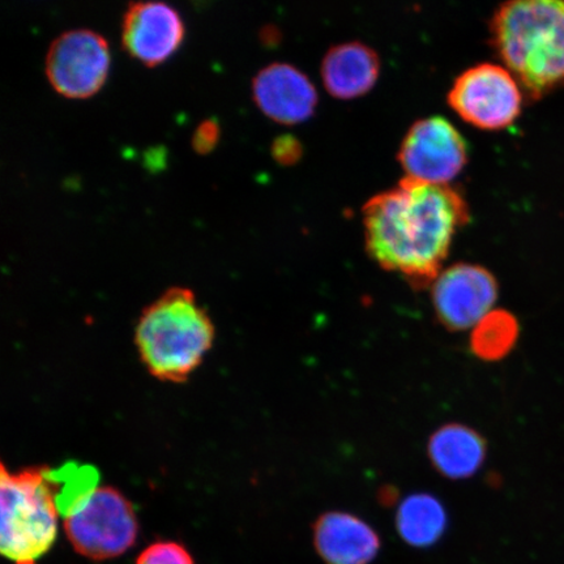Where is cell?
I'll list each match as a JSON object with an SVG mask.
<instances>
[{
  "instance_id": "cell-17",
  "label": "cell",
  "mask_w": 564,
  "mask_h": 564,
  "mask_svg": "<svg viewBox=\"0 0 564 564\" xmlns=\"http://www.w3.org/2000/svg\"><path fill=\"white\" fill-rule=\"evenodd\" d=\"M137 564H195L185 546L173 541H158L141 552Z\"/></svg>"
},
{
  "instance_id": "cell-4",
  "label": "cell",
  "mask_w": 564,
  "mask_h": 564,
  "mask_svg": "<svg viewBox=\"0 0 564 564\" xmlns=\"http://www.w3.org/2000/svg\"><path fill=\"white\" fill-rule=\"evenodd\" d=\"M63 471L44 467L0 469V552L15 564H35L58 535Z\"/></svg>"
},
{
  "instance_id": "cell-15",
  "label": "cell",
  "mask_w": 564,
  "mask_h": 564,
  "mask_svg": "<svg viewBox=\"0 0 564 564\" xmlns=\"http://www.w3.org/2000/svg\"><path fill=\"white\" fill-rule=\"evenodd\" d=\"M447 512L441 500L427 492L412 494L401 502L397 513L400 538L415 547L436 544L446 532Z\"/></svg>"
},
{
  "instance_id": "cell-5",
  "label": "cell",
  "mask_w": 564,
  "mask_h": 564,
  "mask_svg": "<svg viewBox=\"0 0 564 564\" xmlns=\"http://www.w3.org/2000/svg\"><path fill=\"white\" fill-rule=\"evenodd\" d=\"M63 527L70 545L86 558H118L135 545V509L121 491L97 486L65 514Z\"/></svg>"
},
{
  "instance_id": "cell-2",
  "label": "cell",
  "mask_w": 564,
  "mask_h": 564,
  "mask_svg": "<svg viewBox=\"0 0 564 564\" xmlns=\"http://www.w3.org/2000/svg\"><path fill=\"white\" fill-rule=\"evenodd\" d=\"M491 45L532 98L564 84V2L513 0L494 12Z\"/></svg>"
},
{
  "instance_id": "cell-13",
  "label": "cell",
  "mask_w": 564,
  "mask_h": 564,
  "mask_svg": "<svg viewBox=\"0 0 564 564\" xmlns=\"http://www.w3.org/2000/svg\"><path fill=\"white\" fill-rule=\"evenodd\" d=\"M321 73L330 96L351 100L368 94L376 86L380 74L379 55L362 42H344L329 48Z\"/></svg>"
},
{
  "instance_id": "cell-7",
  "label": "cell",
  "mask_w": 564,
  "mask_h": 564,
  "mask_svg": "<svg viewBox=\"0 0 564 564\" xmlns=\"http://www.w3.org/2000/svg\"><path fill=\"white\" fill-rule=\"evenodd\" d=\"M398 158L406 178L448 185L467 165L468 145L447 119L423 118L406 132Z\"/></svg>"
},
{
  "instance_id": "cell-1",
  "label": "cell",
  "mask_w": 564,
  "mask_h": 564,
  "mask_svg": "<svg viewBox=\"0 0 564 564\" xmlns=\"http://www.w3.org/2000/svg\"><path fill=\"white\" fill-rule=\"evenodd\" d=\"M366 250L414 289L433 285L458 229L469 220L464 197L449 185L406 178L365 204Z\"/></svg>"
},
{
  "instance_id": "cell-10",
  "label": "cell",
  "mask_w": 564,
  "mask_h": 564,
  "mask_svg": "<svg viewBox=\"0 0 564 564\" xmlns=\"http://www.w3.org/2000/svg\"><path fill=\"white\" fill-rule=\"evenodd\" d=\"M185 35V25L172 6L132 2L122 21V46L132 58L156 66L171 56Z\"/></svg>"
},
{
  "instance_id": "cell-14",
  "label": "cell",
  "mask_w": 564,
  "mask_h": 564,
  "mask_svg": "<svg viewBox=\"0 0 564 564\" xmlns=\"http://www.w3.org/2000/svg\"><path fill=\"white\" fill-rule=\"evenodd\" d=\"M427 455L441 476L460 481L474 477L482 468L488 442L474 427L447 423L430 436Z\"/></svg>"
},
{
  "instance_id": "cell-16",
  "label": "cell",
  "mask_w": 564,
  "mask_h": 564,
  "mask_svg": "<svg viewBox=\"0 0 564 564\" xmlns=\"http://www.w3.org/2000/svg\"><path fill=\"white\" fill-rule=\"evenodd\" d=\"M519 335L517 316L506 310H491L471 330L470 350L482 361H500L510 355Z\"/></svg>"
},
{
  "instance_id": "cell-6",
  "label": "cell",
  "mask_w": 564,
  "mask_h": 564,
  "mask_svg": "<svg viewBox=\"0 0 564 564\" xmlns=\"http://www.w3.org/2000/svg\"><path fill=\"white\" fill-rule=\"evenodd\" d=\"M448 104L465 122L498 131L519 118L523 89L505 66L479 63L456 77Z\"/></svg>"
},
{
  "instance_id": "cell-3",
  "label": "cell",
  "mask_w": 564,
  "mask_h": 564,
  "mask_svg": "<svg viewBox=\"0 0 564 564\" xmlns=\"http://www.w3.org/2000/svg\"><path fill=\"white\" fill-rule=\"evenodd\" d=\"M210 316L187 288L169 289L141 313L135 344L148 372L162 382L182 383L214 347Z\"/></svg>"
},
{
  "instance_id": "cell-18",
  "label": "cell",
  "mask_w": 564,
  "mask_h": 564,
  "mask_svg": "<svg viewBox=\"0 0 564 564\" xmlns=\"http://www.w3.org/2000/svg\"><path fill=\"white\" fill-rule=\"evenodd\" d=\"M218 138H220V129L214 119H206L202 123L197 124L192 139V144L195 152L200 154H207L217 144Z\"/></svg>"
},
{
  "instance_id": "cell-8",
  "label": "cell",
  "mask_w": 564,
  "mask_h": 564,
  "mask_svg": "<svg viewBox=\"0 0 564 564\" xmlns=\"http://www.w3.org/2000/svg\"><path fill=\"white\" fill-rule=\"evenodd\" d=\"M108 41L90 30H73L55 37L46 55V76L59 95L87 98L108 76Z\"/></svg>"
},
{
  "instance_id": "cell-11",
  "label": "cell",
  "mask_w": 564,
  "mask_h": 564,
  "mask_svg": "<svg viewBox=\"0 0 564 564\" xmlns=\"http://www.w3.org/2000/svg\"><path fill=\"white\" fill-rule=\"evenodd\" d=\"M252 96L267 117L284 124L305 122L317 106L314 84L289 63H271L260 69L252 80Z\"/></svg>"
},
{
  "instance_id": "cell-19",
  "label": "cell",
  "mask_w": 564,
  "mask_h": 564,
  "mask_svg": "<svg viewBox=\"0 0 564 564\" xmlns=\"http://www.w3.org/2000/svg\"><path fill=\"white\" fill-rule=\"evenodd\" d=\"M302 147L300 141L292 135H281L274 139L272 144V156L281 165L295 164L301 158Z\"/></svg>"
},
{
  "instance_id": "cell-12",
  "label": "cell",
  "mask_w": 564,
  "mask_h": 564,
  "mask_svg": "<svg viewBox=\"0 0 564 564\" xmlns=\"http://www.w3.org/2000/svg\"><path fill=\"white\" fill-rule=\"evenodd\" d=\"M314 546L326 564H370L379 553L380 539L356 514L329 511L315 521Z\"/></svg>"
},
{
  "instance_id": "cell-9",
  "label": "cell",
  "mask_w": 564,
  "mask_h": 564,
  "mask_svg": "<svg viewBox=\"0 0 564 564\" xmlns=\"http://www.w3.org/2000/svg\"><path fill=\"white\" fill-rule=\"evenodd\" d=\"M498 281L485 267L456 263L441 272L432 285L436 321L449 333L474 328L491 312Z\"/></svg>"
}]
</instances>
